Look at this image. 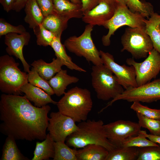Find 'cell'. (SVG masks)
Masks as SVG:
<instances>
[{"label": "cell", "instance_id": "obj_1", "mask_svg": "<svg viewBox=\"0 0 160 160\" xmlns=\"http://www.w3.org/2000/svg\"><path fill=\"white\" fill-rule=\"evenodd\" d=\"M33 105L24 95L3 94L0 100V131L15 140L32 141L46 138L51 110Z\"/></svg>", "mask_w": 160, "mask_h": 160}, {"label": "cell", "instance_id": "obj_2", "mask_svg": "<svg viewBox=\"0 0 160 160\" xmlns=\"http://www.w3.org/2000/svg\"><path fill=\"white\" fill-rule=\"evenodd\" d=\"M104 123L101 120L88 119L79 122L78 129L69 135L66 144L69 147L81 148L91 144L103 146L111 151L116 148L108 140Z\"/></svg>", "mask_w": 160, "mask_h": 160}, {"label": "cell", "instance_id": "obj_3", "mask_svg": "<svg viewBox=\"0 0 160 160\" xmlns=\"http://www.w3.org/2000/svg\"><path fill=\"white\" fill-rule=\"evenodd\" d=\"M64 95L56 104L59 111L76 122L87 120L93 105L90 91L76 87Z\"/></svg>", "mask_w": 160, "mask_h": 160}, {"label": "cell", "instance_id": "obj_4", "mask_svg": "<svg viewBox=\"0 0 160 160\" xmlns=\"http://www.w3.org/2000/svg\"><path fill=\"white\" fill-rule=\"evenodd\" d=\"M19 64L11 56L0 57V89L4 94L21 95V87L28 82V74L19 68Z\"/></svg>", "mask_w": 160, "mask_h": 160}, {"label": "cell", "instance_id": "obj_5", "mask_svg": "<svg viewBox=\"0 0 160 160\" xmlns=\"http://www.w3.org/2000/svg\"><path fill=\"white\" fill-rule=\"evenodd\" d=\"M92 70V84L98 99L104 101L113 99L124 91L116 76L103 64L94 65Z\"/></svg>", "mask_w": 160, "mask_h": 160}, {"label": "cell", "instance_id": "obj_6", "mask_svg": "<svg viewBox=\"0 0 160 160\" xmlns=\"http://www.w3.org/2000/svg\"><path fill=\"white\" fill-rule=\"evenodd\" d=\"M94 25H87L79 36H73L67 39L64 45L70 52L79 57H83L94 65L103 64L100 51L96 47L91 37Z\"/></svg>", "mask_w": 160, "mask_h": 160}, {"label": "cell", "instance_id": "obj_7", "mask_svg": "<svg viewBox=\"0 0 160 160\" xmlns=\"http://www.w3.org/2000/svg\"><path fill=\"white\" fill-rule=\"evenodd\" d=\"M145 18L140 13L132 12L126 5L119 3L113 17L103 26L108 30L107 34L102 38L103 45L105 46L110 45L111 37L118 29L122 26L127 25L131 28L145 29L143 21Z\"/></svg>", "mask_w": 160, "mask_h": 160}, {"label": "cell", "instance_id": "obj_8", "mask_svg": "<svg viewBox=\"0 0 160 160\" xmlns=\"http://www.w3.org/2000/svg\"><path fill=\"white\" fill-rule=\"evenodd\" d=\"M121 41L123 47L121 52L127 51L136 59L146 58L153 49L145 29L127 28L121 37Z\"/></svg>", "mask_w": 160, "mask_h": 160}, {"label": "cell", "instance_id": "obj_9", "mask_svg": "<svg viewBox=\"0 0 160 160\" xmlns=\"http://www.w3.org/2000/svg\"><path fill=\"white\" fill-rule=\"evenodd\" d=\"M120 100L129 102L147 103L160 100V78L140 86L125 89L122 93L109 102L102 110L103 111L114 102Z\"/></svg>", "mask_w": 160, "mask_h": 160}, {"label": "cell", "instance_id": "obj_10", "mask_svg": "<svg viewBox=\"0 0 160 160\" xmlns=\"http://www.w3.org/2000/svg\"><path fill=\"white\" fill-rule=\"evenodd\" d=\"M126 63L133 66L136 73L137 87L143 85L156 78L160 71V54L153 49L145 60L141 63L136 62L133 58H128Z\"/></svg>", "mask_w": 160, "mask_h": 160}, {"label": "cell", "instance_id": "obj_11", "mask_svg": "<svg viewBox=\"0 0 160 160\" xmlns=\"http://www.w3.org/2000/svg\"><path fill=\"white\" fill-rule=\"evenodd\" d=\"M107 138L116 148L131 137L137 135L141 130L138 123L120 120L104 125Z\"/></svg>", "mask_w": 160, "mask_h": 160}, {"label": "cell", "instance_id": "obj_12", "mask_svg": "<svg viewBox=\"0 0 160 160\" xmlns=\"http://www.w3.org/2000/svg\"><path fill=\"white\" fill-rule=\"evenodd\" d=\"M78 129L76 122L71 117L59 111L50 113L47 130L54 141L65 142L67 137Z\"/></svg>", "mask_w": 160, "mask_h": 160}, {"label": "cell", "instance_id": "obj_13", "mask_svg": "<svg viewBox=\"0 0 160 160\" xmlns=\"http://www.w3.org/2000/svg\"><path fill=\"white\" fill-rule=\"evenodd\" d=\"M100 52L103 64L111 70L124 89L137 87L135 70L133 66L119 65L115 61L111 54L102 50Z\"/></svg>", "mask_w": 160, "mask_h": 160}, {"label": "cell", "instance_id": "obj_14", "mask_svg": "<svg viewBox=\"0 0 160 160\" xmlns=\"http://www.w3.org/2000/svg\"><path fill=\"white\" fill-rule=\"evenodd\" d=\"M118 4L113 0H100L95 7L83 15L82 20L94 26H103L113 17Z\"/></svg>", "mask_w": 160, "mask_h": 160}, {"label": "cell", "instance_id": "obj_15", "mask_svg": "<svg viewBox=\"0 0 160 160\" xmlns=\"http://www.w3.org/2000/svg\"><path fill=\"white\" fill-rule=\"evenodd\" d=\"M31 38L30 33H10L5 36L4 43L7 47L6 50L8 55L13 56L21 62L24 71L28 73L30 66L25 60L23 53V47L28 45Z\"/></svg>", "mask_w": 160, "mask_h": 160}, {"label": "cell", "instance_id": "obj_16", "mask_svg": "<svg viewBox=\"0 0 160 160\" xmlns=\"http://www.w3.org/2000/svg\"><path fill=\"white\" fill-rule=\"evenodd\" d=\"M22 93L30 101L33 102L35 106L41 107L49 103L56 105L57 102L53 100L51 95L42 89L33 86L29 82L23 86L20 89Z\"/></svg>", "mask_w": 160, "mask_h": 160}, {"label": "cell", "instance_id": "obj_17", "mask_svg": "<svg viewBox=\"0 0 160 160\" xmlns=\"http://www.w3.org/2000/svg\"><path fill=\"white\" fill-rule=\"evenodd\" d=\"M52 0L55 14L65 20L82 17L81 4H75L67 0Z\"/></svg>", "mask_w": 160, "mask_h": 160}, {"label": "cell", "instance_id": "obj_18", "mask_svg": "<svg viewBox=\"0 0 160 160\" xmlns=\"http://www.w3.org/2000/svg\"><path fill=\"white\" fill-rule=\"evenodd\" d=\"M79 80L77 77L68 75L66 70L62 69L48 81L54 94L60 97L65 94L68 86L76 83Z\"/></svg>", "mask_w": 160, "mask_h": 160}, {"label": "cell", "instance_id": "obj_19", "mask_svg": "<svg viewBox=\"0 0 160 160\" xmlns=\"http://www.w3.org/2000/svg\"><path fill=\"white\" fill-rule=\"evenodd\" d=\"M109 153L102 145L91 144L77 150L76 157L77 160H106Z\"/></svg>", "mask_w": 160, "mask_h": 160}, {"label": "cell", "instance_id": "obj_20", "mask_svg": "<svg viewBox=\"0 0 160 160\" xmlns=\"http://www.w3.org/2000/svg\"><path fill=\"white\" fill-rule=\"evenodd\" d=\"M31 65L34 68L42 78L48 81L55 74L60 71L63 65L58 58H53L52 62L47 63L41 59L34 61Z\"/></svg>", "mask_w": 160, "mask_h": 160}, {"label": "cell", "instance_id": "obj_21", "mask_svg": "<svg viewBox=\"0 0 160 160\" xmlns=\"http://www.w3.org/2000/svg\"><path fill=\"white\" fill-rule=\"evenodd\" d=\"M143 21L145 31L152 43L153 49L160 54V15L154 12Z\"/></svg>", "mask_w": 160, "mask_h": 160}, {"label": "cell", "instance_id": "obj_22", "mask_svg": "<svg viewBox=\"0 0 160 160\" xmlns=\"http://www.w3.org/2000/svg\"><path fill=\"white\" fill-rule=\"evenodd\" d=\"M55 141L49 134L42 142H36L32 160H46L53 158L55 153Z\"/></svg>", "mask_w": 160, "mask_h": 160}, {"label": "cell", "instance_id": "obj_23", "mask_svg": "<svg viewBox=\"0 0 160 160\" xmlns=\"http://www.w3.org/2000/svg\"><path fill=\"white\" fill-rule=\"evenodd\" d=\"M26 15L25 22L33 29L41 24L44 17L36 0H28L24 8Z\"/></svg>", "mask_w": 160, "mask_h": 160}, {"label": "cell", "instance_id": "obj_24", "mask_svg": "<svg viewBox=\"0 0 160 160\" xmlns=\"http://www.w3.org/2000/svg\"><path fill=\"white\" fill-rule=\"evenodd\" d=\"M50 46L54 50L56 58L60 60L63 65H65L71 70H75L80 72H86V70L74 63L71 57L67 54L65 47L61 42L60 37H55Z\"/></svg>", "mask_w": 160, "mask_h": 160}, {"label": "cell", "instance_id": "obj_25", "mask_svg": "<svg viewBox=\"0 0 160 160\" xmlns=\"http://www.w3.org/2000/svg\"><path fill=\"white\" fill-rule=\"evenodd\" d=\"M68 22L56 14H51L44 17L41 24L55 37L61 38L62 33L67 27Z\"/></svg>", "mask_w": 160, "mask_h": 160}, {"label": "cell", "instance_id": "obj_26", "mask_svg": "<svg viewBox=\"0 0 160 160\" xmlns=\"http://www.w3.org/2000/svg\"><path fill=\"white\" fill-rule=\"evenodd\" d=\"M15 140L10 136H7L2 149L1 160H29L18 149Z\"/></svg>", "mask_w": 160, "mask_h": 160}, {"label": "cell", "instance_id": "obj_27", "mask_svg": "<svg viewBox=\"0 0 160 160\" xmlns=\"http://www.w3.org/2000/svg\"><path fill=\"white\" fill-rule=\"evenodd\" d=\"M138 154V148L121 147L109 151L106 160H135Z\"/></svg>", "mask_w": 160, "mask_h": 160}, {"label": "cell", "instance_id": "obj_28", "mask_svg": "<svg viewBox=\"0 0 160 160\" xmlns=\"http://www.w3.org/2000/svg\"><path fill=\"white\" fill-rule=\"evenodd\" d=\"M55 148L54 160H77V150L71 148L65 142H55Z\"/></svg>", "mask_w": 160, "mask_h": 160}, {"label": "cell", "instance_id": "obj_29", "mask_svg": "<svg viewBox=\"0 0 160 160\" xmlns=\"http://www.w3.org/2000/svg\"><path fill=\"white\" fill-rule=\"evenodd\" d=\"M126 5L132 12L140 13L147 19L154 12L151 3L143 2L140 0H126Z\"/></svg>", "mask_w": 160, "mask_h": 160}, {"label": "cell", "instance_id": "obj_30", "mask_svg": "<svg viewBox=\"0 0 160 160\" xmlns=\"http://www.w3.org/2000/svg\"><path fill=\"white\" fill-rule=\"evenodd\" d=\"M28 80L29 83L42 89L51 96L55 94L48 81L41 76L33 67L28 73Z\"/></svg>", "mask_w": 160, "mask_h": 160}, {"label": "cell", "instance_id": "obj_31", "mask_svg": "<svg viewBox=\"0 0 160 160\" xmlns=\"http://www.w3.org/2000/svg\"><path fill=\"white\" fill-rule=\"evenodd\" d=\"M33 30L36 36L37 45L44 47L50 46L55 37L52 33L47 29L41 24L36 27Z\"/></svg>", "mask_w": 160, "mask_h": 160}, {"label": "cell", "instance_id": "obj_32", "mask_svg": "<svg viewBox=\"0 0 160 160\" xmlns=\"http://www.w3.org/2000/svg\"><path fill=\"white\" fill-rule=\"evenodd\" d=\"M158 145L159 144L152 142L149 139H147V137L140 131L137 135L130 137L122 142L120 147H133L143 148Z\"/></svg>", "mask_w": 160, "mask_h": 160}, {"label": "cell", "instance_id": "obj_33", "mask_svg": "<svg viewBox=\"0 0 160 160\" xmlns=\"http://www.w3.org/2000/svg\"><path fill=\"white\" fill-rule=\"evenodd\" d=\"M138 123L141 127L147 129L150 134L160 135V120L150 119L136 112Z\"/></svg>", "mask_w": 160, "mask_h": 160}, {"label": "cell", "instance_id": "obj_34", "mask_svg": "<svg viewBox=\"0 0 160 160\" xmlns=\"http://www.w3.org/2000/svg\"><path fill=\"white\" fill-rule=\"evenodd\" d=\"M137 160H160V144L158 146L138 148Z\"/></svg>", "mask_w": 160, "mask_h": 160}, {"label": "cell", "instance_id": "obj_35", "mask_svg": "<svg viewBox=\"0 0 160 160\" xmlns=\"http://www.w3.org/2000/svg\"><path fill=\"white\" fill-rule=\"evenodd\" d=\"M130 108L146 117L160 120V109L151 108L142 105L138 102H133Z\"/></svg>", "mask_w": 160, "mask_h": 160}, {"label": "cell", "instance_id": "obj_36", "mask_svg": "<svg viewBox=\"0 0 160 160\" xmlns=\"http://www.w3.org/2000/svg\"><path fill=\"white\" fill-rule=\"evenodd\" d=\"M25 28L22 25L15 26L7 22L4 19H0V36L10 33L22 34L26 32Z\"/></svg>", "mask_w": 160, "mask_h": 160}, {"label": "cell", "instance_id": "obj_37", "mask_svg": "<svg viewBox=\"0 0 160 160\" xmlns=\"http://www.w3.org/2000/svg\"><path fill=\"white\" fill-rule=\"evenodd\" d=\"M44 17L55 14L52 0H36Z\"/></svg>", "mask_w": 160, "mask_h": 160}, {"label": "cell", "instance_id": "obj_38", "mask_svg": "<svg viewBox=\"0 0 160 160\" xmlns=\"http://www.w3.org/2000/svg\"><path fill=\"white\" fill-rule=\"evenodd\" d=\"M81 11L83 15L97 5L100 0H81Z\"/></svg>", "mask_w": 160, "mask_h": 160}, {"label": "cell", "instance_id": "obj_39", "mask_svg": "<svg viewBox=\"0 0 160 160\" xmlns=\"http://www.w3.org/2000/svg\"><path fill=\"white\" fill-rule=\"evenodd\" d=\"M17 0H0V3L4 10L7 12L13 10Z\"/></svg>", "mask_w": 160, "mask_h": 160}, {"label": "cell", "instance_id": "obj_40", "mask_svg": "<svg viewBox=\"0 0 160 160\" xmlns=\"http://www.w3.org/2000/svg\"><path fill=\"white\" fill-rule=\"evenodd\" d=\"M140 132L149 140L152 142L160 144V135H155L151 134H148L146 131L142 130Z\"/></svg>", "mask_w": 160, "mask_h": 160}, {"label": "cell", "instance_id": "obj_41", "mask_svg": "<svg viewBox=\"0 0 160 160\" xmlns=\"http://www.w3.org/2000/svg\"><path fill=\"white\" fill-rule=\"evenodd\" d=\"M28 0H17L13 10L16 12H19L24 8Z\"/></svg>", "mask_w": 160, "mask_h": 160}, {"label": "cell", "instance_id": "obj_42", "mask_svg": "<svg viewBox=\"0 0 160 160\" xmlns=\"http://www.w3.org/2000/svg\"><path fill=\"white\" fill-rule=\"evenodd\" d=\"M118 3L124 4L126 5V0H113Z\"/></svg>", "mask_w": 160, "mask_h": 160}, {"label": "cell", "instance_id": "obj_43", "mask_svg": "<svg viewBox=\"0 0 160 160\" xmlns=\"http://www.w3.org/2000/svg\"><path fill=\"white\" fill-rule=\"evenodd\" d=\"M71 2L75 4H80L79 0H69Z\"/></svg>", "mask_w": 160, "mask_h": 160}]
</instances>
